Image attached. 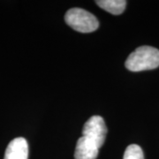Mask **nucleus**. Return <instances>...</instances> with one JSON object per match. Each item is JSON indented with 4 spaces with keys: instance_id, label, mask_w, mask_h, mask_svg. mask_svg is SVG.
<instances>
[{
    "instance_id": "obj_1",
    "label": "nucleus",
    "mask_w": 159,
    "mask_h": 159,
    "mask_svg": "<svg viewBox=\"0 0 159 159\" xmlns=\"http://www.w3.org/2000/svg\"><path fill=\"white\" fill-rule=\"evenodd\" d=\"M107 127L104 120L100 116H93L83 126L82 136L76 144L74 158L96 159L99 148L105 141Z\"/></svg>"
},
{
    "instance_id": "obj_2",
    "label": "nucleus",
    "mask_w": 159,
    "mask_h": 159,
    "mask_svg": "<svg viewBox=\"0 0 159 159\" xmlns=\"http://www.w3.org/2000/svg\"><path fill=\"white\" fill-rule=\"evenodd\" d=\"M159 66V50L151 46H141L133 51L125 61V67L132 72L152 70Z\"/></svg>"
},
{
    "instance_id": "obj_3",
    "label": "nucleus",
    "mask_w": 159,
    "mask_h": 159,
    "mask_svg": "<svg viewBox=\"0 0 159 159\" xmlns=\"http://www.w3.org/2000/svg\"><path fill=\"white\" fill-rule=\"evenodd\" d=\"M65 21L72 29L80 33H90L99 27L97 17L80 8H72L66 11Z\"/></svg>"
},
{
    "instance_id": "obj_4",
    "label": "nucleus",
    "mask_w": 159,
    "mask_h": 159,
    "mask_svg": "<svg viewBox=\"0 0 159 159\" xmlns=\"http://www.w3.org/2000/svg\"><path fill=\"white\" fill-rule=\"evenodd\" d=\"M29 145L25 138L18 137L7 146L4 159H28Z\"/></svg>"
},
{
    "instance_id": "obj_5",
    "label": "nucleus",
    "mask_w": 159,
    "mask_h": 159,
    "mask_svg": "<svg viewBox=\"0 0 159 159\" xmlns=\"http://www.w3.org/2000/svg\"><path fill=\"white\" fill-rule=\"evenodd\" d=\"M97 6L114 15L121 14L125 10L126 1L125 0H99L96 1Z\"/></svg>"
},
{
    "instance_id": "obj_6",
    "label": "nucleus",
    "mask_w": 159,
    "mask_h": 159,
    "mask_svg": "<svg viewBox=\"0 0 159 159\" xmlns=\"http://www.w3.org/2000/svg\"><path fill=\"white\" fill-rule=\"evenodd\" d=\"M123 159H144L142 148L136 144H131L125 149Z\"/></svg>"
}]
</instances>
